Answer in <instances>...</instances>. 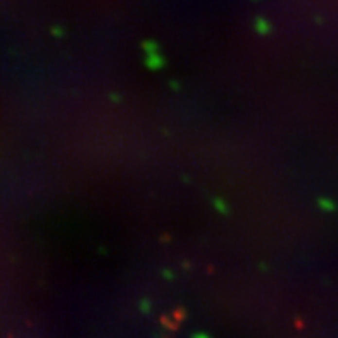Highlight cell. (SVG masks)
Here are the masks:
<instances>
[{
	"label": "cell",
	"mask_w": 338,
	"mask_h": 338,
	"mask_svg": "<svg viewBox=\"0 0 338 338\" xmlns=\"http://www.w3.org/2000/svg\"><path fill=\"white\" fill-rule=\"evenodd\" d=\"M195 338H204V337H195ZM205 338H207V337H205Z\"/></svg>",
	"instance_id": "6da1fadb"
}]
</instances>
